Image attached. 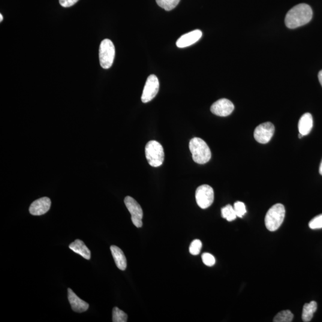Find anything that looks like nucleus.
<instances>
[{
	"mask_svg": "<svg viewBox=\"0 0 322 322\" xmlns=\"http://www.w3.org/2000/svg\"><path fill=\"white\" fill-rule=\"evenodd\" d=\"M313 10L308 4H298L292 8L286 15L285 23L288 28L295 29L311 22Z\"/></svg>",
	"mask_w": 322,
	"mask_h": 322,
	"instance_id": "1",
	"label": "nucleus"
},
{
	"mask_svg": "<svg viewBox=\"0 0 322 322\" xmlns=\"http://www.w3.org/2000/svg\"><path fill=\"white\" fill-rule=\"evenodd\" d=\"M192 158L196 163L204 164L209 162L212 158V152L208 144L200 138L194 137L189 143Z\"/></svg>",
	"mask_w": 322,
	"mask_h": 322,
	"instance_id": "2",
	"label": "nucleus"
},
{
	"mask_svg": "<svg viewBox=\"0 0 322 322\" xmlns=\"http://www.w3.org/2000/svg\"><path fill=\"white\" fill-rule=\"evenodd\" d=\"M285 216V207L277 204L270 208L265 217V224L268 230L275 231L281 227Z\"/></svg>",
	"mask_w": 322,
	"mask_h": 322,
	"instance_id": "3",
	"label": "nucleus"
},
{
	"mask_svg": "<svg viewBox=\"0 0 322 322\" xmlns=\"http://www.w3.org/2000/svg\"><path fill=\"white\" fill-rule=\"evenodd\" d=\"M145 154L150 166L158 167L163 164L165 156L164 149L158 141L152 140L147 143Z\"/></svg>",
	"mask_w": 322,
	"mask_h": 322,
	"instance_id": "4",
	"label": "nucleus"
},
{
	"mask_svg": "<svg viewBox=\"0 0 322 322\" xmlns=\"http://www.w3.org/2000/svg\"><path fill=\"white\" fill-rule=\"evenodd\" d=\"M115 55V46L108 39L102 41L99 48V60L102 68L109 69L112 66Z\"/></svg>",
	"mask_w": 322,
	"mask_h": 322,
	"instance_id": "5",
	"label": "nucleus"
},
{
	"mask_svg": "<svg viewBox=\"0 0 322 322\" xmlns=\"http://www.w3.org/2000/svg\"><path fill=\"white\" fill-rule=\"evenodd\" d=\"M195 197L198 206L202 209H207L213 203L215 192L210 186L201 185L196 191Z\"/></svg>",
	"mask_w": 322,
	"mask_h": 322,
	"instance_id": "6",
	"label": "nucleus"
},
{
	"mask_svg": "<svg viewBox=\"0 0 322 322\" xmlns=\"http://www.w3.org/2000/svg\"><path fill=\"white\" fill-rule=\"evenodd\" d=\"M124 203L129 212L131 214L132 223L137 228L142 227L143 213L140 205L134 198L129 197V196L125 197Z\"/></svg>",
	"mask_w": 322,
	"mask_h": 322,
	"instance_id": "7",
	"label": "nucleus"
},
{
	"mask_svg": "<svg viewBox=\"0 0 322 322\" xmlns=\"http://www.w3.org/2000/svg\"><path fill=\"white\" fill-rule=\"evenodd\" d=\"M159 89V83L157 77L155 75H150L147 78L144 86L143 94L141 96V101L143 103H148L157 95Z\"/></svg>",
	"mask_w": 322,
	"mask_h": 322,
	"instance_id": "8",
	"label": "nucleus"
},
{
	"mask_svg": "<svg viewBox=\"0 0 322 322\" xmlns=\"http://www.w3.org/2000/svg\"><path fill=\"white\" fill-rule=\"evenodd\" d=\"M275 130V126L272 123L270 122L263 123L255 129L254 133L255 139L260 143H267L272 139Z\"/></svg>",
	"mask_w": 322,
	"mask_h": 322,
	"instance_id": "9",
	"label": "nucleus"
},
{
	"mask_svg": "<svg viewBox=\"0 0 322 322\" xmlns=\"http://www.w3.org/2000/svg\"><path fill=\"white\" fill-rule=\"evenodd\" d=\"M234 107L232 102L226 99H221L215 102L211 107L213 114L219 116L230 115L234 110Z\"/></svg>",
	"mask_w": 322,
	"mask_h": 322,
	"instance_id": "10",
	"label": "nucleus"
},
{
	"mask_svg": "<svg viewBox=\"0 0 322 322\" xmlns=\"http://www.w3.org/2000/svg\"><path fill=\"white\" fill-rule=\"evenodd\" d=\"M50 199L43 197L33 202L29 207V213L32 215H41L49 212L50 207Z\"/></svg>",
	"mask_w": 322,
	"mask_h": 322,
	"instance_id": "11",
	"label": "nucleus"
},
{
	"mask_svg": "<svg viewBox=\"0 0 322 322\" xmlns=\"http://www.w3.org/2000/svg\"><path fill=\"white\" fill-rule=\"evenodd\" d=\"M203 36V32L200 30H194L193 31L187 33L180 37L177 41L176 45L179 48H185L191 46V45L197 43Z\"/></svg>",
	"mask_w": 322,
	"mask_h": 322,
	"instance_id": "12",
	"label": "nucleus"
},
{
	"mask_svg": "<svg viewBox=\"0 0 322 322\" xmlns=\"http://www.w3.org/2000/svg\"><path fill=\"white\" fill-rule=\"evenodd\" d=\"M68 294L69 302L72 311L77 313H83L89 309V304L80 299L71 288L68 289Z\"/></svg>",
	"mask_w": 322,
	"mask_h": 322,
	"instance_id": "13",
	"label": "nucleus"
},
{
	"mask_svg": "<svg viewBox=\"0 0 322 322\" xmlns=\"http://www.w3.org/2000/svg\"><path fill=\"white\" fill-rule=\"evenodd\" d=\"M110 251L117 267L119 270H125L127 268V263L124 252L115 245L110 246Z\"/></svg>",
	"mask_w": 322,
	"mask_h": 322,
	"instance_id": "14",
	"label": "nucleus"
},
{
	"mask_svg": "<svg viewBox=\"0 0 322 322\" xmlns=\"http://www.w3.org/2000/svg\"><path fill=\"white\" fill-rule=\"evenodd\" d=\"M69 249L73 251L75 253L79 254L86 260H90L91 258V252L87 248L85 243L80 239L75 240L74 242L71 243L69 246Z\"/></svg>",
	"mask_w": 322,
	"mask_h": 322,
	"instance_id": "15",
	"label": "nucleus"
},
{
	"mask_svg": "<svg viewBox=\"0 0 322 322\" xmlns=\"http://www.w3.org/2000/svg\"><path fill=\"white\" fill-rule=\"evenodd\" d=\"M314 126V120L311 113H306L301 117L299 122V130L303 136L308 135L311 132Z\"/></svg>",
	"mask_w": 322,
	"mask_h": 322,
	"instance_id": "16",
	"label": "nucleus"
},
{
	"mask_svg": "<svg viewBox=\"0 0 322 322\" xmlns=\"http://www.w3.org/2000/svg\"><path fill=\"white\" fill-rule=\"evenodd\" d=\"M318 309L317 303L313 301L310 303H306L304 305L302 314V320L303 322H311L315 313Z\"/></svg>",
	"mask_w": 322,
	"mask_h": 322,
	"instance_id": "17",
	"label": "nucleus"
},
{
	"mask_svg": "<svg viewBox=\"0 0 322 322\" xmlns=\"http://www.w3.org/2000/svg\"><path fill=\"white\" fill-rule=\"evenodd\" d=\"M221 216L222 218L226 219L228 221H232L237 217L235 211L230 205L222 208L221 209Z\"/></svg>",
	"mask_w": 322,
	"mask_h": 322,
	"instance_id": "18",
	"label": "nucleus"
},
{
	"mask_svg": "<svg viewBox=\"0 0 322 322\" xmlns=\"http://www.w3.org/2000/svg\"><path fill=\"white\" fill-rule=\"evenodd\" d=\"M294 315L290 311H284L279 312L274 318V322H291L293 321Z\"/></svg>",
	"mask_w": 322,
	"mask_h": 322,
	"instance_id": "19",
	"label": "nucleus"
},
{
	"mask_svg": "<svg viewBox=\"0 0 322 322\" xmlns=\"http://www.w3.org/2000/svg\"><path fill=\"white\" fill-rule=\"evenodd\" d=\"M159 7L167 11L172 10L179 4L180 0H156Z\"/></svg>",
	"mask_w": 322,
	"mask_h": 322,
	"instance_id": "20",
	"label": "nucleus"
},
{
	"mask_svg": "<svg viewBox=\"0 0 322 322\" xmlns=\"http://www.w3.org/2000/svg\"><path fill=\"white\" fill-rule=\"evenodd\" d=\"M128 316L119 308H114L112 312V321L113 322H127Z\"/></svg>",
	"mask_w": 322,
	"mask_h": 322,
	"instance_id": "21",
	"label": "nucleus"
},
{
	"mask_svg": "<svg viewBox=\"0 0 322 322\" xmlns=\"http://www.w3.org/2000/svg\"><path fill=\"white\" fill-rule=\"evenodd\" d=\"M233 209L235 211L237 216L242 218L246 213L245 205L242 202L237 201L234 203Z\"/></svg>",
	"mask_w": 322,
	"mask_h": 322,
	"instance_id": "22",
	"label": "nucleus"
},
{
	"mask_svg": "<svg viewBox=\"0 0 322 322\" xmlns=\"http://www.w3.org/2000/svg\"><path fill=\"white\" fill-rule=\"evenodd\" d=\"M202 246V242L200 240L195 239L191 243L190 247H189V251L191 254L194 255H197L200 253Z\"/></svg>",
	"mask_w": 322,
	"mask_h": 322,
	"instance_id": "23",
	"label": "nucleus"
},
{
	"mask_svg": "<svg viewBox=\"0 0 322 322\" xmlns=\"http://www.w3.org/2000/svg\"><path fill=\"white\" fill-rule=\"evenodd\" d=\"M309 227L312 230L320 229L322 228V215H318L313 218L311 221L309 222Z\"/></svg>",
	"mask_w": 322,
	"mask_h": 322,
	"instance_id": "24",
	"label": "nucleus"
},
{
	"mask_svg": "<svg viewBox=\"0 0 322 322\" xmlns=\"http://www.w3.org/2000/svg\"><path fill=\"white\" fill-rule=\"evenodd\" d=\"M202 260L203 263L206 265L207 266L212 267L215 263V259L212 254L210 253H204L202 255Z\"/></svg>",
	"mask_w": 322,
	"mask_h": 322,
	"instance_id": "25",
	"label": "nucleus"
},
{
	"mask_svg": "<svg viewBox=\"0 0 322 322\" xmlns=\"http://www.w3.org/2000/svg\"><path fill=\"white\" fill-rule=\"evenodd\" d=\"M78 1L79 0H59V2L62 7H69L76 4Z\"/></svg>",
	"mask_w": 322,
	"mask_h": 322,
	"instance_id": "26",
	"label": "nucleus"
},
{
	"mask_svg": "<svg viewBox=\"0 0 322 322\" xmlns=\"http://www.w3.org/2000/svg\"><path fill=\"white\" fill-rule=\"evenodd\" d=\"M318 78H319V81H320L321 86H322V70H321L320 72V73H319Z\"/></svg>",
	"mask_w": 322,
	"mask_h": 322,
	"instance_id": "27",
	"label": "nucleus"
},
{
	"mask_svg": "<svg viewBox=\"0 0 322 322\" xmlns=\"http://www.w3.org/2000/svg\"><path fill=\"white\" fill-rule=\"evenodd\" d=\"M320 173L321 174L322 176V160L321 161V163L320 164Z\"/></svg>",
	"mask_w": 322,
	"mask_h": 322,
	"instance_id": "28",
	"label": "nucleus"
},
{
	"mask_svg": "<svg viewBox=\"0 0 322 322\" xmlns=\"http://www.w3.org/2000/svg\"><path fill=\"white\" fill-rule=\"evenodd\" d=\"M3 20V16L1 14H0V22H2V20Z\"/></svg>",
	"mask_w": 322,
	"mask_h": 322,
	"instance_id": "29",
	"label": "nucleus"
}]
</instances>
